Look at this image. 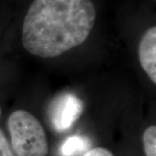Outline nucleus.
I'll return each mask as SVG.
<instances>
[{
    "instance_id": "nucleus-1",
    "label": "nucleus",
    "mask_w": 156,
    "mask_h": 156,
    "mask_svg": "<svg viewBox=\"0 0 156 156\" xmlns=\"http://www.w3.org/2000/svg\"><path fill=\"white\" fill-rule=\"evenodd\" d=\"M95 19L91 0H34L23 23L22 44L34 56L56 57L84 43Z\"/></svg>"
},
{
    "instance_id": "nucleus-2",
    "label": "nucleus",
    "mask_w": 156,
    "mask_h": 156,
    "mask_svg": "<svg viewBox=\"0 0 156 156\" xmlns=\"http://www.w3.org/2000/svg\"><path fill=\"white\" fill-rule=\"evenodd\" d=\"M11 147L16 156H47L49 146L42 124L32 114L16 110L8 118Z\"/></svg>"
},
{
    "instance_id": "nucleus-3",
    "label": "nucleus",
    "mask_w": 156,
    "mask_h": 156,
    "mask_svg": "<svg viewBox=\"0 0 156 156\" xmlns=\"http://www.w3.org/2000/svg\"><path fill=\"white\" fill-rule=\"evenodd\" d=\"M83 101L70 93H62L51 101L48 116L53 128L65 132L72 127L83 112Z\"/></svg>"
},
{
    "instance_id": "nucleus-4",
    "label": "nucleus",
    "mask_w": 156,
    "mask_h": 156,
    "mask_svg": "<svg viewBox=\"0 0 156 156\" xmlns=\"http://www.w3.org/2000/svg\"><path fill=\"white\" fill-rule=\"evenodd\" d=\"M139 59L143 70L150 80L156 83V27L146 31L140 39L138 49Z\"/></svg>"
},
{
    "instance_id": "nucleus-5",
    "label": "nucleus",
    "mask_w": 156,
    "mask_h": 156,
    "mask_svg": "<svg viewBox=\"0 0 156 156\" xmlns=\"http://www.w3.org/2000/svg\"><path fill=\"white\" fill-rule=\"evenodd\" d=\"M90 141L87 137L72 135L62 143L60 154L61 156H83L88 151Z\"/></svg>"
},
{
    "instance_id": "nucleus-6",
    "label": "nucleus",
    "mask_w": 156,
    "mask_h": 156,
    "mask_svg": "<svg viewBox=\"0 0 156 156\" xmlns=\"http://www.w3.org/2000/svg\"><path fill=\"white\" fill-rule=\"evenodd\" d=\"M143 146L146 156H156V127L150 126L143 133Z\"/></svg>"
},
{
    "instance_id": "nucleus-7",
    "label": "nucleus",
    "mask_w": 156,
    "mask_h": 156,
    "mask_svg": "<svg viewBox=\"0 0 156 156\" xmlns=\"http://www.w3.org/2000/svg\"><path fill=\"white\" fill-rule=\"evenodd\" d=\"M0 156H16L6 138L5 134L0 129Z\"/></svg>"
},
{
    "instance_id": "nucleus-8",
    "label": "nucleus",
    "mask_w": 156,
    "mask_h": 156,
    "mask_svg": "<svg viewBox=\"0 0 156 156\" xmlns=\"http://www.w3.org/2000/svg\"><path fill=\"white\" fill-rule=\"evenodd\" d=\"M83 156H114V154L104 147H95L87 151Z\"/></svg>"
},
{
    "instance_id": "nucleus-9",
    "label": "nucleus",
    "mask_w": 156,
    "mask_h": 156,
    "mask_svg": "<svg viewBox=\"0 0 156 156\" xmlns=\"http://www.w3.org/2000/svg\"><path fill=\"white\" fill-rule=\"evenodd\" d=\"M0 115H1V110H0Z\"/></svg>"
}]
</instances>
